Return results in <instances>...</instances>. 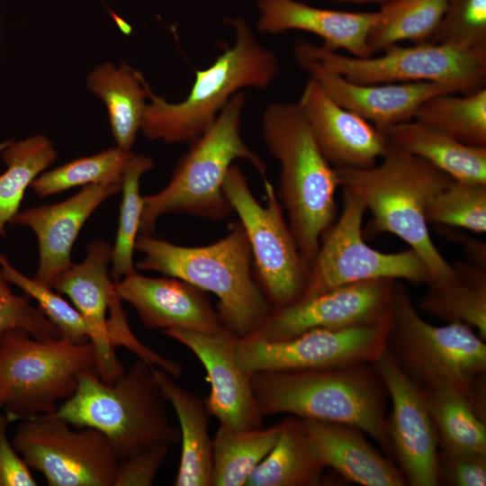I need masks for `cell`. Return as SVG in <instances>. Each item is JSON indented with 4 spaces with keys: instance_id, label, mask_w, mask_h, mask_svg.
Returning <instances> with one entry per match:
<instances>
[{
    "instance_id": "41",
    "label": "cell",
    "mask_w": 486,
    "mask_h": 486,
    "mask_svg": "<svg viewBox=\"0 0 486 486\" xmlns=\"http://www.w3.org/2000/svg\"><path fill=\"white\" fill-rule=\"evenodd\" d=\"M437 473L439 485L485 486L486 455L439 449Z\"/></svg>"
},
{
    "instance_id": "39",
    "label": "cell",
    "mask_w": 486,
    "mask_h": 486,
    "mask_svg": "<svg viewBox=\"0 0 486 486\" xmlns=\"http://www.w3.org/2000/svg\"><path fill=\"white\" fill-rule=\"evenodd\" d=\"M429 42L486 51V0H447Z\"/></svg>"
},
{
    "instance_id": "15",
    "label": "cell",
    "mask_w": 486,
    "mask_h": 486,
    "mask_svg": "<svg viewBox=\"0 0 486 486\" xmlns=\"http://www.w3.org/2000/svg\"><path fill=\"white\" fill-rule=\"evenodd\" d=\"M372 364L392 400L388 429L393 460L408 485H439V445L424 390L406 374L387 346Z\"/></svg>"
},
{
    "instance_id": "9",
    "label": "cell",
    "mask_w": 486,
    "mask_h": 486,
    "mask_svg": "<svg viewBox=\"0 0 486 486\" xmlns=\"http://www.w3.org/2000/svg\"><path fill=\"white\" fill-rule=\"evenodd\" d=\"M88 371L97 372L90 341L38 339L22 329L0 338V388L11 421L54 414L58 401L75 393L80 374Z\"/></svg>"
},
{
    "instance_id": "26",
    "label": "cell",
    "mask_w": 486,
    "mask_h": 486,
    "mask_svg": "<svg viewBox=\"0 0 486 486\" xmlns=\"http://www.w3.org/2000/svg\"><path fill=\"white\" fill-rule=\"evenodd\" d=\"M382 130L392 143L452 179L486 184V147L466 145L416 119Z\"/></svg>"
},
{
    "instance_id": "25",
    "label": "cell",
    "mask_w": 486,
    "mask_h": 486,
    "mask_svg": "<svg viewBox=\"0 0 486 486\" xmlns=\"http://www.w3.org/2000/svg\"><path fill=\"white\" fill-rule=\"evenodd\" d=\"M166 401L179 421L181 456L175 486H212V439L209 433V412L199 396L179 385L164 370L152 368Z\"/></svg>"
},
{
    "instance_id": "34",
    "label": "cell",
    "mask_w": 486,
    "mask_h": 486,
    "mask_svg": "<svg viewBox=\"0 0 486 486\" xmlns=\"http://www.w3.org/2000/svg\"><path fill=\"white\" fill-rule=\"evenodd\" d=\"M415 119L466 145L486 147V89L436 94L419 106Z\"/></svg>"
},
{
    "instance_id": "33",
    "label": "cell",
    "mask_w": 486,
    "mask_h": 486,
    "mask_svg": "<svg viewBox=\"0 0 486 486\" xmlns=\"http://www.w3.org/2000/svg\"><path fill=\"white\" fill-rule=\"evenodd\" d=\"M447 0H389L382 4L368 35L376 53L401 40L429 42L446 12Z\"/></svg>"
},
{
    "instance_id": "32",
    "label": "cell",
    "mask_w": 486,
    "mask_h": 486,
    "mask_svg": "<svg viewBox=\"0 0 486 486\" xmlns=\"http://www.w3.org/2000/svg\"><path fill=\"white\" fill-rule=\"evenodd\" d=\"M423 390L440 449L486 455V423L467 399L447 386Z\"/></svg>"
},
{
    "instance_id": "37",
    "label": "cell",
    "mask_w": 486,
    "mask_h": 486,
    "mask_svg": "<svg viewBox=\"0 0 486 486\" xmlns=\"http://www.w3.org/2000/svg\"><path fill=\"white\" fill-rule=\"evenodd\" d=\"M428 224L486 231V184L451 179L430 202Z\"/></svg>"
},
{
    "instance_id": "28",
    "label": "cell",
    "mask_w": 486,
    "mask_h": 486,
    "mask_svg": "<svg viewBox=\"0 0 486 486\" xmlns=\"http://www.w3.org/2000/svg\"><path fill=\"white\" fill-rule=\"evenodd\" d=\"M277 440L245 486H316L328 468L312 448L300 418L280 423Z\"/></svg>"
},
{
    "instance_id": "44",
    "label": "cell",
    "mask_w": 486,
    "mask_h": 486,
    "mask_svg": "<svg viewBox=\"0 0 486 486\" xmlns=\"http://www.w3.org/2000/svg\"><path fill=\"white\" fill-rule=\"evenodd\" d=\"M337 1L352 2V3H358V4L379 3V4H384L385 2H387L389 0H337Z\"/></svg>"
},
{
    "instance_id": "5",
    "label": "cell",
    "mask_w": 486,
    "mask_h": 486,
    "mask_svg": "<svg viewBox=\"0 0 486 486\" xmlns=\"http://www.w3.org/2000/svg\"><path fill=\"white\" fill-rule=\"evenodd\" d=\"M235 41L208 68L196 70L187 96L170 103L148 84V99L140 130L165 143L192 142L215 121L230 99L246 87L265 89L277 76L276 55L263 46L242 17L230 20Z\"/></svg>"
},
{
    "instance_id": "30",
    "label": "cell",
    "mask_w": 486,
    "mask_h": 486,
    "mask_svg": "<svg viewBox=\"0 0 486 486\" xmlns=\"http://www.w3.org/2000/svg\"><path fill=\"white\" fill-rule=\"evenodd\" d=\"M6 170L0 174V236L19 212L26 189L57 159L51 140L36 134L18 141L10 140L0 153Z\"/></svg>"
},
{
    "instance_id": "36",
    "label": "cell",
    "mask_w": 486,
    "mask_h": 486,
    "mask_svg": "<svg viewBox=\"0 0 486 486\" xmlns=\"http://www.w3.org/2000/svg\"><path fill=\"white\" fill-rule=\"evenodd\" d=\"M133 154L116 146L79 158L45 170L30 187L35 194L44 198L79 185L122 182L124 170Z\"/></svg>"
},
{
    "instance_id": "23",
    "label": "cell",
    "mask_w": 486,
    "mask_h": 486,
    "mask_svg": "<svg viewBox=\"0 0 486 486\" xmlns=\"http://www.w3.org/2000/svg\"><path fill=\"white\" fill-rule=\"evenodd\" d=\"M256 28L263 33L302 31L319 36L327 50H343L351 56L367 58L369 32L377 12L350 13L313 7L295 0H257Z\"/></svg>"
},
{
    "instance_id": "35",
    "label": "cell",
    "mask_w": 486,
    "mask_h": 486,
    "mask_svg": "<svg viewBox=\"0 0 486 486\" xmlns=\"http://www.w3.org/2000/svg\"><path fill=\"white\" fill-rule=\"evenodd\" d=\"M153 166L150 158L133 154L123 173L118 228L111 257L110 274L115 283L137 271L133 263V253L140 234L143 209V196L140 191V179Z\"/></svg>"
},
{
    "instance_id": "17",
    "label": "cell",
    "mask_w": 486,
    "mask_h": 486,
    "mask_svg": "<svg viewBox=\"0 0 486 486\" xmlns=\"http://www.w3.org/2000/svg\"><path fill=\"white\" fill-rule=\"evenodd\" d=\"M162 332L187 347L202 364L211 389L204 403L220 425L238 430L263 427L251 377L236 359L237 338L232 333L226 328L217 333L178 328Z\"/></svg>"
},
{
    "instance_id": "6",
    "label": "cell",
    "mask_w": 486,
    "mask_h": 486,
    "mask_svg": "<svg viewBox=\"0 0 486 486\" xmlns=\"http://www.w3.org/2000/svg\"><path fill=\"white\" fill-rule=\"evenodd\" d=\"M153 367L138 358L112 384L95 371L85 372L75 393L54 414L72 427L103 433L119 461L158 445L172 446L180 432L170 423Z\"/></svg>"
},
{
    "instance_id": "29",
    "label": "cell",
    "mask_w": 486,
    "mask_h": 486,
    "mask_svg": "<svg viewBox=\"0 0 486 486\" xmlns=\"http://www.w3.org/2000/svg\"><path fill=\"white\" fill-rule=\"evenodd\" d=\"M428 290L420 308L434 317L470 326L486 338L485 266L469 263L453 265V274L428 283Z\"/></svg>"
},
{
    "instance_id": "7",
    "label": "cell",
    "mask_w": 486,
    "mask_h": 486,
    "mask_svg": "<svg viewBox=\"0 0 486 486\" xmlns=\"http://www.w3.org/2000/svg\"><path fill=\"white\" fill-rule=\"evenodd\" d=\"M387 348L423 389L447 386L462 393L486 420V344L468 325L433 326L417 312L404 287L395 283Z\"/></svg>"
},
{
    "instance_id": "22",
    "label": "cell",
    "mask_w": 486,
    "mask_h": 486,
    "mask_svg": "<svg viewBox=\"0 0 486 486\" xmlns=\"http://www.w3.org/2000/svg\"><path fill=\"white\" fill-rule=\"evenodd\" d=\"M295 57L302 68L309 72L335 102L381 130L415 119L419 106L436 94L458 93L450 86L427 81L357 84L308 58Z\"/></svg>"
},
{
    "instance_id": "19",
    "label": "cell",
    "mask_w": 486,
    "mask_h": 486,
    "mask_svg": "<svg viewBox=\"0 0 486 486\" xmlns=\"http://www.w3.org/2000/svg\"><path fill=\"white\" fill-rule=\"evenodd\" d=\"M325 158L333 167L368 168L390 141L377 126L339 105L312 77L297 102Z\"/></svg>"
},
{
    "instance_id": "20",
    "label": "cell",
    "mask_w": 486,
    "mask_h": 486,
    "mask_svg": "<svg viewBox=\"0 0 486 486\" xmlns=\"http://www.w3.org/2000/svg\"><path fill=\"white\" fill-rule=\"evenodd\" d=\"M121 188L122 182L88 184L62 202L28 208L16 214L11 224L26 226L37 237L39 265L35 280L51 287L73 264L72 248L86 221Z\"/></svg>"
},
{
    "instance_id": "11",
    "label": "cell",
    "mask_w": 486,
    "mask_h": 486,
    "mask_svg": "<svg viewBox=\"0 0 486 486\" xmlns=\"http://www.w3.org/2000/svg\"><path fill=\"white\" fill-rule=\"evenodd\" d=\"M264 187L266 205L255 198L247 177L234 163L222 190L248 238L257 284L275 310L302 296L309 270L284 219L274 186L265 179Z\"/></svg>"
},
{
    "instance_id": "4",
    "label": "cell",
    "mask_w": 486,
    "mask_h": 486,
    "mask_svg": "<svg viewBox=\"0 0 486 486\" xmlns=\"http://www.w3.org/2000/svg\"><path fill=\"white\" fill-rule=\"evenodd\" d=\"M262 130L268 151L280 164L278 199L310 271L322 234L337 218V171L320 151L298 103L269 104Z\"/></svg>"
},
{
    "instance_id": "38",
    "label": "cell",
    "mask_w": 486,
    "mask_h": 486,
    "mask_svg": "<svg viewBox=\"0 0 486 486\" xmlns=\"http://www.w3.org/2000/svg\"><path fill=\"white\" fill-rule=\"evenodd\" d=\"M0 269L10 284L18 286L38 302L40 309L59 329L61 338L76 343L90 341L91 328L87 321L60 293L22 274L2 254Z\"/></svg>"
},
{
    "instance_id": "2",
    "label": "cell",
    "mask_w": 486,
    "mask_h": 486,
    "mask_svg": "<svg viewBox=\"0 0 486 486\" xmlns=\"http://www.w3.org/2000/svg\"><path fill=\"white\" fill-rule=\"evenodd\" d=\"M135 249L143 254L136 268L183 280L216 295L221 323L238 338L256 333L273 310L253 273L250 244L239 221L206 246L184 247L139 234Z\"/></svg>"
},
{
    "instance_id": "16",
    "label": "cell",
    "mask_w": 486,
    "mask_h": 486,
    "mask_svg": "<svg viewBox=\"0 0 486 486\" xmlns=\"http://www.w3.org/2000/svg\"><path fill=\"white\" fill-rule=\"evenodd\" d=\"M396 280L341 285L273 310L254 333L268 341L296 338L314 329H343L386 319Z\"/></svg>"
},
{
    "instance_id": "45",
    "label": "cell",
    "mask_w": 486,
    "mask_h": 486,
    "mask_svg": "<svg viewBox=\"0 0 486 486\" xmlns=\"http://www.w3.org/2000/svg\"><path fill=\"white\" fill-rule=\"evenodd\" d=\"M10 140H5L0 142V153L4 149V148L8 145Z\"/></svg>"
},
{
    "instance_id": "3",
    "label": "cell",
    "mask_w": 486,
    "mask_h": 486,
    "mask_svg": "<svg viewBox=\"0 0 486 486\" xmlns=\"http://www.w3.org/2000/svg\"><path fill=\"white\" fill-rule=\"evenodd\" d=\"M335 169L339 187L357 196L372 214L364 236L386 232L399 237L422 258L430 281L453 274V265L431 239L426 219L430 202L450 176L391 141L374 166Z\"/></svg>"
},
{
    "instance_id": "21",
    "label": "cell",
    "mask_w": 486,
    "mask_h": 486,
    "mask_svg": "<svg viewBox=\"0 0 486 486\" xmlns=\"http://www.w3.org/2000/svg\"><path fill=\"white\" fill-rule=\"evenodd\" d=\"M118 295L150 329L217 333L223 327L208 292L175 277H149L137 271L115 283Z\"/></svg>"
},
{
    "instance_id": "31",
    "label": "cell",
    "mask_w": 486,
    "mask_h": 486,
    "mask_svg": "<svg viewBox=\"0 0 486 486\" xmlns=\"http://www.w3.org/2000/svg\"><path fill=\"white\" fill-rule=\"evenodd\" d=\"M279 432L280 424L245 430L220 425L212 439V486H245L274 446Z\"/></svg>"
},
{
    "instance_id": "43",
    "label": "cell",
    "mask_w": 486,
    "mask_h": 486,
    "mask_svg": "<svg viewBox=\"0 0 486 486\" xmlns=\"http://www.w3.org/2000/svg\"><path fill=\"white\" fill-rule=\"evenodd\" d=\"M11 419L0 413V486H36L30 467L7 436Z\"/></svg>"
},
{
    "instance_id": "42",
    "label": "cell",
    "mask_w": 486,
    "mask_h": 486,
    "mask_svg": "<svg viewBox=\"0 0 486 486\" xmlns=\"http://www.w3.org/2000/svg\"><path fill=\"white\" fill-rule=\"evenodd\" d=\"M170 447L161 444L120 460L114 486L151 485Z\"/></svg>"
},
{
    "instance_id": "46",
    "label": "cell",
    "mask_w": 486,
    "mask_h": 486,
    "mask_svg": "<svg viewBox=\"0 0 486 486\" xmlns=\"http://www.w3.org/2000/svg\"><path fill=\"white\" fill-rule=\"evenodd\" d=\"M3 404H4V393L0 388V406H3Z\"/></svg>"
},
{
    "instance_id": "13",
    "label": "cell",
    "mask_w": 486,
    "mask_h": 486,
    "mask_svg": "<svg viewBox=\"0 0 486 486\" xmlns=\"http://www.w3.org/2000/svg\"><path fill=\"white\" fill-rule=\"evenodd\" d=\"M13 444L50 486H114L119 459L97 429L76 430L55 414L39 415L22 420Z\"/></svg>"
},
{
    "instance_id": "27",
    "label": "cell",
    "mask_w": 486,
    "mask_h": 486,
    "mask_svg": "<svg viewBox=\"0 0 486 486\" xmlns=\"http://www.w3.org/2000/svg\"><path fill=\"white\" fill-rule=\"evenodd\" d=\"M88 90L105 104L116 146L131 151L140 130L148 99L142 74L122 63L98 65L86 78Z\"/></svg>"
},
{
    "instance_id": "1",
    "label": "cell",
    "mask_w": 486,
    "mask_h": 486,
    "mask_svg": "<svg viewBox=\"0 0 486 486\" xmlns=\"http://www.w3.org/2000/svg\"><path fill=\"white\" fill-rule=\"evenodd\" d=\"M250 377L264 417L286 413L354 426L394 462L385 413L388 393L372 363L261 372Z\"/></svg>"
},
{
    "instance_id": "8",
    "label": "cell",
    "mask_w": 486,
    "mask_h": 486,
    "mask_svg": "<svg viewBox=\"0 0 486 486\" xmlns=\"http://www.w3.org/2000/svg\"><path fill=\"white\" fill-rule=\"evenodd\" d=\"M246 94L236 93L212 124L191 142L167 184L143 196L140 234H151L157 220L169 213H187L209 220L226 219L233 211L222 185L237 159L248 161L266 179L265 161L240 133Z\"/></svg>"
},
{
    "instance_id": "24",
    "label": "cell",
    "mask_w": 486,
    "mask_h": 486,
    "mask_svg": "<svg viewBox=\"0 0 486 486\" xmlns=\"http://www.w3.org/2000/svg\"><path fill=\"white\" fill-rule=\"evenodd\" d=\"M319 457L345 480L364 486H406L394 462L374 447L359 428L347 424L301 418Z\"/></svg>"
},
{
    "instance_id": "18",
    "label": "cell",
    "mask_w": 486,
    "mask_h": 486,
    "mask_svg": "<svg viewBox=\"0 0 486 486\" xmlns=\"http://www.w3.org/2000/svg\"><path fill=\"white\" fill-rule=\"evenodd\" d=\"M112 246L95 240L87 247L86 258L72 264L53 282L51 288L67 295L91 328L90 342L97 358V373L103 382L112 384L123 373L111 341L109 313L112 303L121 299L115 282L108 271Z\"/></svg>"
},
{
    "instance_id": "14",
    "label": "cell",
    "mask_w": 486,
    "mask_h": 486,
    "mask_svg": "<svg viewBox=\"0 0 486 486\" xmlns=\"http://www.w3.org/2000/svg\"><path fill=\"white\" fill-rule=\"evenodd\" d=\"M390 316L343 329H314L268 341L256 334L236 339L235 356L249 375L261 372L324 368L373 363L386 348Z\"/></svg>"
},
{
    "instance_id": "10",
    "label": "cell",
    "mask_w": 486,
    "mask_h": 486,
    "mask_svg": "<svg viewBox=\"0 0 486 486\" xmlns=\"http://www.w3.org/2000/svg\"><path fill=\"white\" fill-rule=\"evenodd\" d=\"M295 56L315 61L323 68L357 84L436 82L468 94L484 87L486 51L461 49L440 43L397 44L384 49L381 56L357 58L338 54L299 39Z\"/></svg>"
},
{
    "instance_id": "40",
    "label": "cell",
    "mask_w": 486,
    "mask_h": 486,
    "mask_svg": "<svg viewBox=\"0 0 486 486\" xmlns=\"http://www.w3.org/2000/svg\"><path fill=\"white\" fill-rule=\"evenodd\" d=\"M27 294L17 295L0 269V338L6 332L22 329L38 339L61 338L59 329L40 308L30 303Z\"/></svg>"
},
{
    "instance_id": "12",
    "label": "cell",
    "mask_w": 486,
    "mask_h": 486,
    "mask_svg": "<svg viewBox=\"0 0 486 486\" xmlns=\"http://www.w3.org/2000/svg\"><path fill=\"white\" fill-rule=\"evenodd\" d=\"M365 212L363 202L343 189L341 212L321 236L301 298L369 280L402 279L413 284L430 281L427 266L412 248L383 253L364 241L363 220Z\"/></svg>"
}]
</instances>
